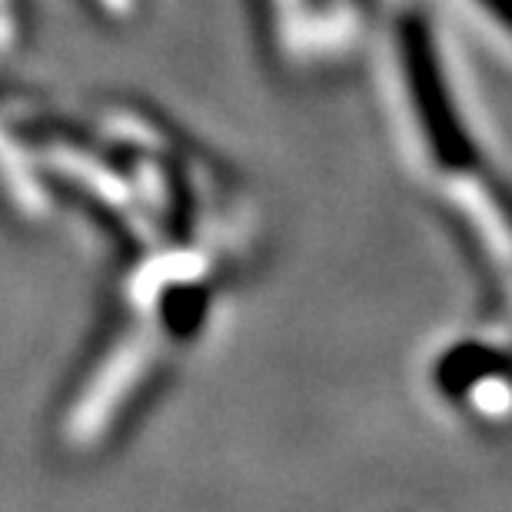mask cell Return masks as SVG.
I'll list each match as a JSON object with an SVG mask.
<instances>
[{
  "label": "cell",
  "instance_id": "5b68a950",
  "mask_svg": "<svg viewBox=\"0 0 512 512\" xmlns=\"http://www.w3.org/2000/svg\"><path fill=\"white\" fill-rule=\"evenodd\" d=\"M77 7H84L97 24H107V27H127V24H137L147 10L150 0H74Z\"/></svg>",
  "mask_w": 512,
  "mask_h": 512
},
{
  "label": "cell",
  "instance_id": "7a4b0ae2",
  "mask_svg": "<svg viewBox=\"0 0 512 512\" xmlns=\"http://www.w3.org/2000/svg\"><path fill=\"white\" fill-rule=\"evenodd\" d=\"M54 107L24 84L0 80V210L20 227H50L64 203L44 163V133Z\"/></svg>",
  "mask_w": 512,
  "mask_h": 512
},
{
  "label": "cell",
  "instance_id": "6da1fadb",
  "mask_svg": "<svg viewBox=\"0 0 512 512\" xmlns=\"http://www.w3.org/2000/svg\"><path fill=\"white\" fill-rule=\"evenodd\" d=\"M167 376V343L127 310L110 313L77 360L54 409V443L70 459H90L117 443Z\"/></svg>",
  "mask_w": 512,
  "mask_h": 512
},
{
  "label": "cell",
  "instance_id": "8992f818",
  "mask_svg": "<svg viewBox=\"0 0 512 512\" xmlns=\"http://www.w3.org/2000/svg\"><path fill=\"white\" fill-rule=\"evenodd\" d=\"M483 4V10H489L499 24H506L512 30V0H479Z\"/></svg>",
  "mask_w": 512,
  "mask_h": 512
},
{
  "label": "cell",
  "instance_id": "3957f363",
  "mask_svg": "<svg viewBox=\"0 0 512 512\" xmlns=\"http://www.w3.org/2000/svg\"><path fill=\"white\" fill-rule=\"evenodd\" d=\"M403 60H406V80L413 94L416 117L426 127V143L433 157L449 167H466L473 160V147L466 143V133L459 127V117L453 110V100L446 97L443 77H439L436 54L429 47L426 27L409 24L403 30Z\"/></svg>",
  "mask_w": 512,
  "mask_h": 512
},
{
  "label": "cell",
  "instance_id": "277c9868",
  "mask_svg": "<svg viewBox=\"0 0 512 512\" xmlns=\"http://www.w3.org/2000/svg\"><path fill=\"white\" fill-rule=\"evenodd\" d=\"M37 0H0V60L17 57L34 37Z\"/></svg>",
  "mask_w": 512,
  "mask_h": 512
}]
</instances>
